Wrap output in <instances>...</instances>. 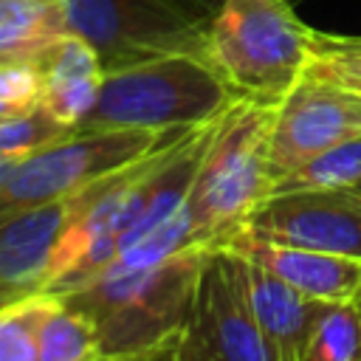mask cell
<instances>
[{"mask_svg":"<svg viewBox=\"0 0 361 361\" xmlns=\"http://www.w3.org/2000/svg\"><path fill=\"white\" fill-rule=\"evenodd\" d=\"M203 259L192 245L141 268L107 265L56 296L93 322L104 361H147L189 330Z\"/></svg>","mask_w":361,"mask_h":361,"instance_id":"1","label":"cell"},{"mask_svg":"<svg viewBox=\"0 0 361 361\" xmlns=\"http://www.w3.org/2000/svg\"><path fill=\"white\" fill-rule=\"evenodd\" d=\"M276 104L237 99L217 121L189 192L192 243L214 251L245 234L274 189L271 127Z\"/></svg>","mask_w":361,"mask_h":361,"instance_id":"2","label":"cell"},{"mask_svg":"<svg viewBox=\"0 0 361 361\" xmlns=\"http://www.w3.org/2000/svg\"><path fill=\"white\" fill-rule=\"evenodd\" d=\"M237 99L203 54H164L107 71L96 107L76 130H186L223 116Z\"/></svg>","mask_w":361,"mask_h":361,"instance_id":"3","label":"cell"},{"mask_svg":"<svg viewBox=\"0 0 361 361\" xmlns=\"http://www.w3.org/2000/svg\"><path fill=\"white\" fill-rule=\"evenodd\" d=\"M310 34L290 0H223L206 25V59L240 99L279 104L310 65Z\"/></svg>","mask_w":361,"mask_h":361,"instance_id":"4","label":"cell"},{"mask_svg":"<svg viewBox=\"0 0 361 361\" xmlns=\"http://www.w3.org/2000/svg\"><path fill=\"white\" fill-rule=\"evenodd\" d=\"M172 133L175 130H135V127L73 130L65 138L23 155L11 169L8 180L0 186V220L23 209H34L68 197L85 189L87 183L124 169L127 164L155 149Z\"/></svg>","mask_w":361,"mask_h":361,"instance_id":"5","label":"cell"},{"mask_svg":"<svg viewBox=\"0 0 361 361\" xmlns=\"http://www.w3.org/2000/svg\"><path fill=\"white\" fill-rule=\"evenodd\" d=\"M73 34L107 71L164 54H203L209 17L189 0H59Z\"/></svg>","mask_w":361,"mask_h":361,"instance_id":"6","label":"cell"},{"mask_svg":"<svg viewBox=\"0 0 361 361\" xmlns=\"http://www.w3.org/2000/svg\"><path fill=\"white\" fill-rule=\"evenodd\" d=\"M361 135V93L305 71L276 104L271 127L274 183L319 152Z\"/></svg>","mask_w":361,"mask_h":361,"instance_id":"7","label":"cell"},{"mask_svg":"<svg viewBox=\"0 0 361 361\" xmlns=\"http://www.w3.org/2000/svg\"><path fill=\"white\" fill-rule=\"evenodd\" d=\"M189 336L209 361H274L248 296L245 259L240 251H206Z\"/></svg>","mask_w":361,"mask_h":361,"instance_id":"8","label":"cell"},{"mask_svg":"<svg viewBox=\"0 0 361 361\" xmlns=\"http://www.w3.org/2000/svg\"><path fill=\"white\" fill-rule=\"evenodd\" d=\"M245 234L361 259V195L355 189L271 195L251 217Z\"/></svg>","mask_w":361,"mask_h":361,"instance_id":"9","label":"cell"},{"mask_svg":"<svg viewBox=\"0 0 361 361\" xmlns=\"http://www.w3.org/2000/svg\"><path fill=\"white\" fill-rule=\"evenodd\" d=\"M228 248L259 262L262 268H268L274 276H279L282 282H288L293 290H299L307 299H316V302L358 299L361 259H355V257L296 248V245H279V243L257 240L251 234L237 237Z\"/></svg>","mask_w":361,"mask_h":361,"instance_id":"10","label":"cell"},{"mask_svg":"<svg viewBox=\"0 0 361 361\" xmlns=\"http://www.w3.org/2000/svg\"><path fill=\"white\" fill-rule=\"evenodd\" d=\"M243 259H245L248 296H251L257 322L265 333V341L274 353V361H302L310 330L324 302L302 296L259 262L248 257Z\"/></svg>","mask_w":361,"mask_h":361,"instance_id":"11","label":"cell"},{"mask_svg":"<svg viewBox=\"0 0 361 361\" xmlns=\"http://www.w3.org/2000/svg\"><path fill=\"white\" fill-rule=\"evenodd\" d=\"M71 34L59 0H0V59L37 62Z\"/></svg>","mask_w":361,"mask_h":361,"instance_id":"12","label":"cell"},{"mask_svg":"<svg viewBox=\"0 0 361 361\" xmlns=\"http://www.w3.org/2000/svg\"><path fill=\"white\" fill-rule=\"evenodd\" d=\"M39 361H104L93 322L56 293L39 319Z\"/></svg>","mask_w":361,"mask_h":361,"instance_id":"13","label":"cell"},{"mask_svg":"<svg viewBox=\"0 0 361 361\" xmlns=\"http://www.w3.org/2000/svg\"><path fill=\"white\" fill-rule=\"evenodd\" d=\"M361 186V135L344 144H336L299 169L279 178L271 195L282 192H336V189H358ZM268 195V197H271Z\"/></svg>","mask_w":361,"mask_h":361,"instance_id":"14","label":"cell"},{"mask_svg":"<svg viewBox=\"0 0 361 361\" xmlns=\"http://www.w3.org/2000/svg\"><path fill=\"white\" fill-rule=\"evenodd\" d=\"M302 361H361V302H324Z\"/></svg>","mask_w":361,"mask_h":361,"instance_id":"15","label":"cell"},{"mask_svg":"<svg viewBox=\"0 0 361 361\" xmlns=\"http://www.w3.org/2000/svg\"><path fill=\"white\" fill-rule=\"evenodd\" d=\"M51 293H31L0 307V361H39V319Z\"/></svg>","mask_w":361,"mask_h":361,"instance_id":"16","label":"cell"},{"mask_svg":"<svg viewBox=\"0 0 361 361\" xmlns=\"http://www.w3.org/2000/svg\"><path fill=\"white\" fill-rule=\"evenodd\" d=\"M310 45H313V56L307 71L361 93V37L327 34L313 28Z\"/></svg>","mask_w":361,"mask_h":361,"instance_id":"17","label":"cell"},{"mask_svg":"<svg viewBox=\"0 0 361 361\" xmlns=\"http://www.w3.org/2000/svg\"><path fill=\"white\" fill-rule=\"evenodd\" d=\"M68 133H73V127L56 121L45 107L37 104L23 116L0 121V155L23 158L39 147H48L51 141L65 138Z\"/></svg>","mask_w":361,"mask_h":361,"instance_id":"18","label":"cell"},{"mask_svg":"<svg viewBox=\"0 0 361 361\" xmlns=\"http://www.w3.org/2000/svg\"><path fill=\"white\" fill-rule=\"evenodd\" d=\"M102 79L104 76L42 85L39 107H45L56 121H62V124L76 130L90 116V110L96 107V99H99V90H102Z\"/></svg>","mask_w":361,"mask_h":361,"instance_id":"19","label":"cell"},{"mask_svg":"<svg viewBox=\"0 0 361 361\" xmlns=\"http://www.w3.org/2000/svg\"><path fill=\"white\" fill-rule=\"evenodd\" d=\"M42 93V73L37 62H8L0 59V102L37 107Z\"/></svg>","mask_w":361,"mask_h":361,"instance_id":"20","label":"cell"},{"mask_svg":"<svg viewBox=\"0 0 361 361\" xmlns=\"http://www.w3.org/2000/svg\"><path fill=\"white\" fill-rule=\"evenodd\" d=\"M31 107H20V104H8V102H0V121H6V118H14V116H23V113H28Z\"/></svg>","mask_w":361,"mask_h":361,"instance_id":"21","label":"cell"},{"mask_svg":"<svg viewBox=\"0 0 361 361\" xmlns=\"http://www.w3.org/2000/svg\"><path fill=\"white\" fill-rule=\"evenodd\" d=\"M17 161H20V158H14V155H0V186L8 180L11 169L17 166Z\"/></svg>","mask_w":361,"mask_h":361,"instance_id":"22","label":"cell"},{"mask_svg":"<svg viewBox=\"0 0 361 361\" xmlns=\"http://www.w3.org/2000/svg\"><path fill=\"white\" fill-rule=\"evenodd\" d=\"M189 3H192L195 8H200V11L206 14V17H212V14L217 11V6H220L223 0H189Z\"/></svg>","mask_w":361,"mask_h":361,"instance_id":"23","label":"cell"},{"mask_svg":"<svg viewBox=\"0 0 361 361\" xmlns=\"http://www.w3.org/2000/svg\"><path fill=\"white\" fill-rule=\"evenodd\" d=\"M358 302H361V290H358Z\"/></svg>","mask_w":361,"mask_h":361,"instance_id":"24","label":"cell"},{"mask_svg":"<svg viewBox=\"0 0 361 361\" xmlns=\"http://www.w3.org/2000/svg\"><path fill=\"white\" fill-rule=\"evenodd\" d=\"M355 192H358V195H361V186H358V189H355Z\"/></svg>","mask_w":361,"mask_h":361,"instance_id":"25","label":"cell"}]
</instances>
